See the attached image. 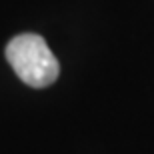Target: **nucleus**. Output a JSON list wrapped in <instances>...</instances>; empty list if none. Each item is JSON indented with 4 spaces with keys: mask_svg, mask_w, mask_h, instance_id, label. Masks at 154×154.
Masks as SVG:
<instances>
[{
    "mask_svg": "<svg viewBox=\"0 0 154 154\" xmlns=\"http://www.w3.org/2000/svg\"><path fill=\"white\" fill-rule=\"evenodd\" d=\"M6 60L18 78L32 88H46L58 78L60 66L48 48L46 40L38 34H18L6 46Z\"/></svg>",
    "mask_w": 154,
    "mask_h": 154,
    "instance_id": "nucleus-1",
    "label": "nucleus"
}]
</instances>
